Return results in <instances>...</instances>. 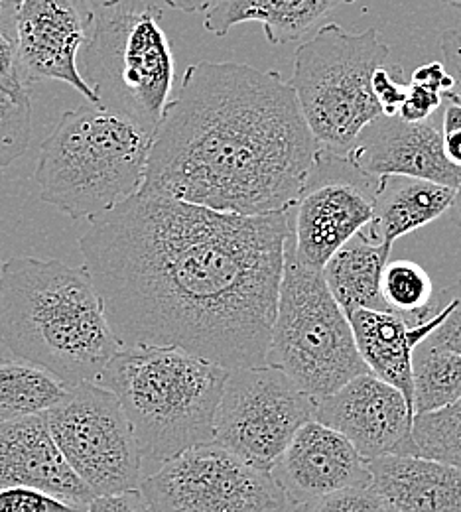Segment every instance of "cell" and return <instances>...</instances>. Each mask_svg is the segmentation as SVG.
Listing matches in <instances>:
<instances>
[{"label":"cell","instance_id":"cell-1","mask_svg":"<svg viewBox=\"0 0 461 512\" xmlns=\"http://www.w3.org/2000/svg\"><path fill=\"white\" fill-rule=\"evenodd\" d=\"M290 235V209L239 215L140 188L91 219L79 251L123 347L235 371L266 361Z\"/></svg>","mask_w":461,"mask_h":512},{"label":"cell","instance_id":"cell-2","mask_svg":"<svg viewBox=\"0 0 461 512\" xmlns=\"http://www.w3.org/2000/svg\"><path fill=\"white\" fill-rule=\"evenodd\" d=\"M318 150L278 71L199 62L184 71L152 132L140 188L239 215L284 211Z\"/></svg>","mask_w":461,"mask_h":512},{"label":"cell","instance_id":"cell-3","mask_svg":"<svg viewBox=\"0 0 461 512\" xmlns=\"http://www.w3.org/2000/svg\"><path fill=\"white\" fill-rule=\"evenodd\" d=\"M0 343L66 386L95 383L123 347L87 268L34 256L0 264Z\"/></svg>","mask_w":461,"mask_h":512},{"label":"cell","instance_id":"cell-4","mask_svg":"<svg viewBox=\"0 0 461 512\" xmlns=\"http://www.w3.org/2000/svg\"><path fill=\"white\" fill-rule=\"evenodd\" d=\"M227 375V369L180 347L127 345L95 383L119 398L146 477L178 453L213 442Z\"/></svg>","mask_w":461,"mask_h":512},{"label":"cell","instance_id":"cell-5","mask_svg":"<svg viewBox=\"0 0 461 512\" xmlns=\"http://www.w3.org/2000/svg\"><path fill=\"white\" fill-rule=\"evenodd\" d=\"M150 146V132L101 105L66 111L40 148V197L71 221H91L140 190Z\"/></svg>","mask_w":461,"mask_h":512},{"label":"cell","instance_id":"cell-6","mask_svg":"<svg viewBox=\"0 0 461 512\" xmlns=\"http://www.w3.org/2000/svg\"><path fill=\"white\" fill-rule=\"evenodd\" d=\"M93 26L77 56V69L97 103L154 132L174 95L172 44L154 4L93 8Z\"/></svg>","mask_w":461,"mask_h":512},{"label":"cell","instance_id":"cell-7","mask_svg":"<svg viewBox=\"0 0 461 512\" xmlns=\"http://www.w3.org/2000/svg\"><path fill=\"white\" fill-rule=\"evenodd\" d=\"M264 363L280 369L312 400L369 373L351 323L333 300L324 274L302 266L288 241Z\"/></svg>","mask_w":461,"mask_h":512},{"label":"cell","instance_id":"cell-8","mask_svg":"<svg viewBox=\"0 0 461 512\" xmlns=\"http://www.w3.org/2000/svg\"><path fill=\"white\" fill-rule=\"evenodd\" d=\"M389 56L375 28L353 34L339 24L322 26L296 50L288 85L320 148L347 154L363 127L383 115L373 73Z\"/></svg>","mask_w":461,"mask_h":512},{"label":"cell","instance_id":"cell-9","mask_svg":"<svg viewBox=\"0 0 461 512\" xmlns=\"http://www.w3.org/2000/svg\"><path fill=\"white\" fill-rule=\"evenodd\" d=\"M50 434L73 473L93 495L138 489L142 459L119 398L97 383L67 386L44 412Z\"/></svg>","mask_w":461,"mask_h":512},{"label":"cell","instance_id":"cell-10","mask_svg":"<svg viewBox=\"0 0 461 512\" xmlns=\"http://www.w3.org/2000/svg\"><path fill=\"white\" fill-rule=\"evenodd\" d=\"M150 512H284L274 477L215 442L186 449L138 487Z\"/></svg>","mask_w":461,"mask_h":512},{"label":"cell","instance_id":"cell-11","mask_svg":"<svg viewBox=\"0 0 461 512\" xmlns=\"http://www.w3.org/2000/svg\"><path fill=\"white\" fill-rule=\"evenodd\" d=\"M314 420V400L280 369L257 365L229 371L215 420L213 442L270 473L300 426Z\"/></svg>","mask_w":461,"mask_h":512},{"label":"cell","instance_id":"cell-12","mask_svg":"<svg viewBox=\"0 0 461 512\" xmlns=\"http://www.w3.org/2000/svg\"><path fill=\"white\" fill-rule=\"evenodd\" d=\"M379 178L349 154L320 148L302 192L290 207L294 258L312 270L326 266L349 239L371 223Z\"/></svg>","mask_w":461,"mask_h":512},{"label":"cell","instance_id":"cell-13","mask_svg":"<svg viewBox=\"0 0 461 512\" xmlns=\"http://www.w3.org/2000/svg\"><path fill=\"white\" fill-rule=\"evenodd\" d=\"M95 10L89 0H20L16 10V69L24 87L62 81L99 105L77 69Z\"/></svg>","mask_w":461,"mask_h":512},{"label":"cell","instance_id":"cell-14","mask_svg":"<svg viewBox=\"0 0 461 512\" xmlns=\"http://www.w3.org/2000/svg\"><path fill=\"white\" fill-rule=\"evenodd\" d=\"M314 420L341 434L365 461L418 455L412 440V408L398 388L371 373L314 400Z\"/></svg>","mask_w":461,"mask_h":512},{"label":"cell","instance_id":"cell-15","mask_svg":"<svg viewBox=\"0 0 461 512\" xmlns=\"http://www.w3.org/2000/svg\"><path fill=\"white\" fill-rule=\"evenodd\" d=\"M347 154L375 178L410 176L454 190L460 186L461 168L444 154L442 109L420 123L379 115L363 127Z\"/></svg>","mask_w":461,"mask_h":512},{"label":"cell","instance_id":"cell-16","mask_svg":"<svg viewBox=\"0 0 461 512\" xmlns=\"http://www.w3.org/2000/svg\"><path fill=\"white\" fill-rule=\"evenodd\" d=\"M270 475L284 491L288 505L371 485L367 461L357 449L341 434L316 420L298 428L274 461Z\"/></svg>","mask_w":461,"mask_h":512},{"label":"cell","instance_id":"cell-17","mask_svg":"<svg viewBox=\"0 0 461 512\" xmlns=\"http://www.w3.org/2000/svg\"><path fill=\"white\" fill-rule=\"evenodd\" d=\"M0 487H28L75 507L95 497L67 465L44 414L0 422Z\"/></svg>","mask_w":461,"mask_h":512},{"label":"cell","instance_id":"cell-18","mask_svg":"<svg viewBox=\"0 0 461 512\" xmlns=\"http://www.w3.org/2000/svg\"><path fill=\"white\" fill-rule=\"evenodd\" d=\"M371 487L398 512H461V469L422 455L367 461Z\"/></svg>","mask_w":461,"mask_h":512},{"label":"cell","instance_id":"cell-19","mask_svg":"<svg viewBox=\"0 0 461 512\" xmlns=\"http://www.w3.org/2000/svg\"><path fill=\"white\" fill-rule=\"evenodd\" d=\"M438 312L420 325H408L393 312L355 310L347 316L357 351L369 373L398 388L412 408V353L440 321L446 318V304L436 296ZM414 412V408H412Z\"/></svg>","mask_w":461,"mask_h":512},{"label":"cell","instance_id":"cell-20","mask_svg":"<svg viewBox=\"0 0 461 512\" xmlns=\"http://www.w3.org/2000/svg\"><path fill=\"white\" fill-rule=\"evenodd\" d=\"M355 0H215L203 18V28L213 36H227L245 22H261L272 46L296 42L316 30L322 20L343 4Z\"/></svg>","mask_w":461,"mask_h":512},{"label":"cell","instance_id":"cell-21","mask_svg":"<svg viewBox=\"0 0 461 512\" xmlns=\"http://www.w3.org/2000/svg\"><path fill=\"white\" fill-rule=\"evenodd\" d=\"M452 199L454 188L430 180L381 176L371 223L359 233L373 243L393 247L396 239L442 217L450 209Z\"/></svg>","mask_w":461,"mask_h":512},{"label":"cell","instance_id":"cell-22","mask_svg":"<svg viewBox=\"0 0 461 512\" xmlns=\"http://www.w3.org/2000/svg\"><path fill=\"white\" fill-rule=\"evenodd\" d=\"M393 247L357 233L322 268L333 300L349 316L355 310L389 312L381 294V276Z\"/></svg>","mask_w":461,"mask_h":512},{"label":"cell","instance_id":"cell-23","mask_svg":"<svg viewBox=\"0 0 461 512\" xmlns=\"http://www.w3.org/2000/svg\"><path fill=\"white\" fill-rule=\"evenodd\" d=\"M66 390L46 369L18 357H0V422L44 414Z\"/></svg>","mask_w":461,"mask_h":512},{"label":"cell","instance_id":"cell-24","mask_svg":"<svg viewBox=\"0 0 461 512\" xmlns=\"http://www.w3.org/2000/svg\"><path fill=\"white\" fill-rule=\"evenodd\" d=\"M461 398V355L418 343L412 353L414 414L436 412Z\"/></svg>","mask_w":461,"mask_h":512},{"label":"cell","instance_id":"cell-25","mask_svg":"<svg viewBox=\"0 0 461 512\" xmlns=\"http://www.w3.org/2000/svg\"><path fill=\"white\" fill-rule=\"evenodd\" d=\"M381 294L387 310L408 325H420L438 312L430 274L414 260L387 262L381 276Z\"/></svg>","mask_w":461,"mask_h":512},{"label":"cell","instance_id":"cell-26","mask_svg":"<svg viewBox=\"0 0 461 512\" xmlns=\"http://www.w3.org/2000/svg\"><path fill=\"white\" fill-rule=\"evenodd\" d=\"M412 440L418 455L461 469V398L436 412L414 414Z\"/></svg>","mask_w":461,"mask_h":512},{"label":"cell","instance_id":"cell-27","mask_svg":"<svg viewBox=\"0 0 461 512\" xmlns=\"http://www.w3.org/2000/svg\"><path fill=\"white\" fill-rule=\"evenodd\" d=\"M383 499L371 485L351 487L304 503L286 505L284 512H379Z\"/></svg>","mask_w":461,"mask_h":512},{"label":"cell","instance_id":"cell-28","mask_svg":"<svg viewBox=\"0 0 461 512\" xmlns=\"http://www.w3.org/2000/svg\"><path fill=\"white\" fill-rule=\"evenodd\" d=\"M436 296L446 304L448 312L424 341L432 347L461 355V278Z\"/></svg>","mask_w":461,"mask_h":512},{"label":"cell","instance_id":"cell-29","mask_svg":"<svg viewBox=\"0 0 461 512\" xmlns=\"http://www.w3.org/2000/svg\"><path fill=\"white\" fill-rule=\"evenodd\" d=\"M0 512H85L54 495L28 487H0Z\"/></svg>","mask_w":461,"mask_h":512},{"label":"cell","instance_id":"cell-30","mask_svg":"<svg viewBox=\"0 0 461 512\" xmlns=\"http://www.w3.org/2000/svg\"><path fill=\"white\" fill-rule=\"evenodd\" d=\"M444 95L420 85L416 81H410L406 85V97L402 101V105L398 107L396 117H400L402 121L408 123H420L430 119L434 113H438L444 107Z\"/></svg>","mask_w":461,"mask_h":512},{"label":"cell","instance_id":"cell-31","mask_svg":"<svg viewBox=\"0 0 461 512\" xmlns=\"http://www.w3.org/2000/svg\"><path fill=\"white\" fill-rule=\"evenodd\" d=\"M16 18H0V91L10 95L28 93L16 69Z\"/></svg>","mask_w":461,"mask_h":512},{"label":"cell","instance_id":"cell-32","mask_svg":"<svg viewBox=\"0 0 461 512\" xmlns=\"http://www.w3.org/2000/svg\"><path fill=\"white\" fill-rule=\"evenodd\" d=\"M400 77L402 67H395V71H389L385 65H381L373 73V93L383 115L387 117H395L398 107L406 97V85L400 81Z\"/></svg>","mask_w":461,"mask_h":512},{"label":"cell","instance_id":"cell-33","mask_svg":"<svg viewBox=\"0 0 461 512\" xmlns=\"http://www.w3.org/2000/svg\"><path fill=\"white\" fill-rule=\"evenodd\" d=\"M440 54L442 64L454 81L450 93L444 99L461 105V30H446L440 36Z\"/></svg>","mask_w":461,"mask_h":512},{"label":"cell","instance_id":"cell-34","mask_svg":"<svg viewBox=\"0 0 461 512\" xmlns=\"http://www.w3.org/2000/svg\"><path fill=\"white\" fill-rule=\"evenodd\" d=\"M85 512H150L140 489L121 491L111 495H95Z\"/></svg>","mask_w":461,"mask_h":512},{"label":"cell","instance_id":"cell-35","mask_svg":"<svg viewBox=\"0 0 461 512\" xmlns=\"http://www.w3.org/2000/svg\"><path fill=\"white\" fill-rule=\"evenodd\" d=\"M448 101V99H446ZM442 144L446 158L461 168V105L448 101L442 109Z\"/></svg>","mask_w":461,"mask_h":512},{"label":"cell","instance_id":"cell-36","mask_svg":"<svg viewBox=\"0 0 461 512\" xmlns=\"http://www.w3.org/2000/svg\"><path fill=\"white\" fill-rule=\"evenodd\" d=\"M410 81H416L420 85H426L438 93H442L444 97L450 93L454 81L450 77V73L446 71V67L442 62H430V64L418 65L412 73V79Z\"/></svg>","mask_w":461,"mask_h":512},{"label":"cell","instance_id":"cell-37","mask_svg":"<svg viewBox=\"0 0 461 512\" xmlns=\"http://www.w3.org/2000/svg\"><path fill=\"white\" fill-rule=\"evenodd\" d=\"M170 8L186 12V14H196V12H205L215 0H164Z\"/></svg>","mask_w":461,"mask_h":512},{"label":"cell","instance_id":"cell-38","mask_svg":"<svg viewBox=\"0 0 461 512\" xmlns=\"http://www.w3.org/2000/svg\"><path fill=\"white\" fill-rule=\"evenodd\" d=\"M450 217L452 221L461 227V182L460 186L454 190V199H452V205H450Z\"/></svg>","mask_w":461,"mask_h":512},{"label":"cell","instance_id":"cell-39","mask_svg":"<svg viewBox=\"0 0 461 512\" xmlns=\"http://www.w3.org/2000/svg\"><path fill=\"white\" fill-rule=\"evenodd\" d=\"M115 2H119V0H89V4H91L93 8H99V6H107V4H115Z\"/></svg>","mask_w":461,"mask_h":512},{"label":"cell","instance_id":"cell-40","mask_svg":"<svg viewBox=\"0 0 461 512\" xmlns=\"http://www.w3.org/2000/svg\"><path fill=\"white\" fill-rule=\"evenodd\" d=\"M442 2L448 6H454V8H461V0H442Z\"/></svg>","mask_w":461,"mask_h":512},{"label":"cell","instance_id":"cell-41","mask_svg":"<svg viewBox=\"0 0 461 512\" xmlns=\"http://www.w3.org/2000/svg\"><path fill=\"white\" fill-rule=\"evenodd\" d=\"M379 512H398L396 511V509H393V507H389V505H385V503H383V507H381V511Z\"/></svg>","mask_w":461,"mask_h":512}]
</instances>
